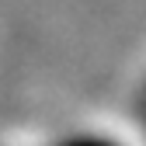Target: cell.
Instances as JSON below:
<instances>
[{"mask_svg": "<svg viewBox=\"0 0 146 146\" xmlns=\"http://www.w3.org/2000/svg\"><path fill=\"white\" fill-rule=\"evenodd\" d=\"M70 146H111V143H101V139H73Z\"/></svg>", "mask_w": 146, "mask_h": 146, "instance_id": "6da1fadb", "label": "cell"}]
</instances>
